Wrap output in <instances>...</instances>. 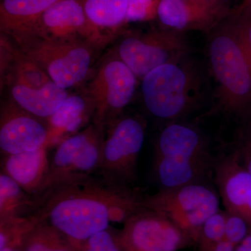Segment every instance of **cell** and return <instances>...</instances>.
<instances>
[{"label":"cell","mask_w":251,"mask_h":251,"mask_svg":"<svg viewBox=\"0 0 251 251\" xmlns=\"http://www.w3.org/2000/svg\"><path fill=\"white\" fill-rule=\"evenodd\" d=\"M72 244L76 251H122L120 242H116L107 229L93 234L84 242Z\"/></svg>","instance_id":"26"},{"label":"cell","mask_w":251,"mask_h":251,"mask_svg":"<svg viewBox=\"0 0 251 251\" xmlns=\"http://www.w3.org/2000/svg\"><path fill=\"white\" fill-rule=\"evenodd\" d=\"M23 246L25 251H76L65 235L46 221L29 232Z\"/></svg>","instance_id":"23"},{"label":"cell","mask_w":251,"mask_h":251,"mask_svg":"<svg viewBox=\"0 0 251 251\" xmlns=\"http://www.w3.org/2000/svg\"><path fill=\"white\" fill-rule=\"evenodd\" d=\"M9 85L11 98L15 103L31 115L47 120L69 95L67 90L52 81L39 89L16 83Z\"/></svg>","instance_id":"19"},{"label":"cell","mask_w":251,"mask_h":251,"mask_svg":"<svg viewBox=\"0 0 251 251\" xmlns=\"http://www.w3.org/2000/svg\"><path fill=\"white\" fill-rule=\"evenodd\" d=\"M207 57L216 111L251 121V60L231 14L209 33Z\"/></svg>","instance_id":"2"},{"label":"cell","mask_w":251,"mask_h":251,"mask_svg":"<svg viewBox=\"0 0 251 251\" xmlns=\"http://www.w3.org/2000/svg\"><path fill=\"white\" fill-rule=\"evenodd\" d=\"M231 16L251 60V5L243 8L238 6Z\"/></svg>","instance_id":"27"},{"label":"cell","mask_w":251,"mask_h":251,"mask_svg":"<svg viewBox=\"0 0 251 251\" xmlns=\"http://www.w3.org/2000/svg\"><path fill=\"white\" fill-rule=\"evenodd\" d=\"M226 212L225 239L233 244L235 247L242 242L249 232L250 226L243 218L236 214Z\"/></svg>","instance_id":"28"},{"label":"cell","mask_w":251,"mask_h":251,"mask_svg":"<svg viewBox=\"0 0 251 251\" xmlns=\"http://www.w3.org/2000/svg\"><path fill=\"white\" fill-rule=\"evenodd\" d=\"M50 145L49 126L17 105L12 99L0 110V149L5 156L34 151Z\"/></svg>","instance_id":"12"},{"label":"cell","mask_w":251,"mask_h":251,"mask_svg":"<svg viewBox=\"0 0 251 251\" xmlns=\"http://www.w3.org/2000/svg\"><path fill=\"white\" fill-rule=\"evenodd\" d=\"M214 161H184L155 157V173L161 189L179 188L194 183L206 182L214 173Z\"/></svg>","instance_id":"18"},{"label":"cell","mask_w":251,"mask_h":251,"mask_svg":"<svg viewBox=\"0 0 251 251\" xmlns=\"http://www.w3.org/2000/svg\"><path fill=\"white\" fill-rule=\"evenodd\" d=\"M107 127L92 122L87 128L63 140L50 161V173L41 193L72 176L97 173Z\"/></svg>","instance_id":"10"},{"label":"cell","mask_w":251,"mask_h":251,"mask_svg":"<svg viewBox=\"0 0 251 251\" xmlns=\"http://www.w3.org/2000/svg\"><path fill=\"white\" fill-rule=\"evenodd\" d=\"M0 251H21L18 249H14V248H5L1 249Z\"/></svg>","instance_id":"34"},{"label":"cell","mask_w":251,"mask_h":251,"mask_svg":"<svg viewBox=\"0 0 251 251\" xmlns=\"http://www.w3.org/2000/svg\"><path fill=\"white\" fill-rule=\"evenodd\" d=\"M193 2L207 8L226 18L232 13L229 8L227 0H190Z\"/></svg>","instance_id":"30"},{"label":"cell","mask_w":251,"mask_h":251,"mask_svg":"<svg viewBox=\"0 0 251 251\" xmlns=\"http://www.w3.org/2000/svg\"><path fill=\"white\" fill-rule=\"evenodd\" d=\"M29 36L58 42L86 43L98 50L103 49L114 37L91 23L84 0H59L41 16Z\"/></svg>","instance_id":"9"},{"label":"cell","mask_w":251,"mask_h":251,"mask_svg":"<svg viewBox=\"0 0 251 251\" xmlns=\"http://www.w3.org/2000/svg\"><path fill=\"white\" fill-rule=\"evenodd\" d=\"M128 0H84L87 18L96 27L115 34L127 25Z\"/></svg>","instance_id":"21"},{"label":"cell","mask_w":251,"mask_h":251,"mask_svg":"<svg viewBox=\"0 0 251 251\" xmlns=\"http://www.w3.org/2000/svg\"><path fill=\"white\" fill-rule=\"evenodd\" d=\"M94 105L88 95H69L48 121L50 145L67 133L77 131L90 118L93 120Z\"/></svg>","instance_id":"20"},{"label":"cell","mask_w":251,"mask_h":251,"mask_svg":"<svg viewBox=\"0 0 251 251\" xmlns=\"http://www.w3.org/2000/svg\"><path fill=\"white\" fill-rule=\"evenodd\" d=\"M161 0H128L127 24L146 23L157 18Z\"/></svg>","instance_id":"25"},{"label":"cell","mask_w":251,"mask_h":251,"mask_svg":"<svg viewBox=\"0 0 251 251\" xmlns=\"http://www.w3.org/2000/svg\"><path fill=\"white\" fill-rule=\"evenodd\" d=\"M36 199L28 194L18 183L1 172L0 175V221L32 215Z\"/></svg>","instance_id":"22"},{"label":"cell","mask_w":251,"mask_h":251,"mask_svg":"<svg viewBox=\"0 0 251 251\" xmlns=\"http://www.w3.org/2000/svg\"><path fill=\"white\" fill-rule=\"evenodd\" d=\"M235 152L241 164L251 174V121L239 133Z\"/></svg>","instance_id":"29"},{"label":"cell","mask_w":251,"mask_h":251,"mask_svg":"<svg viewBox=\"0 0 251 251\" xmlns=\"http://www.w3.org/2000/svg\"><path fill=\"white\" fill-rule=\"evenodd\" d=\"M241 244H242L247 249L248 251H251V232H249V233L248 234L245 239L242 241Z\"/></svg>","instance_id":"32"},{"label":"cell","mask_w":251,"mask_h":251,"mask_svg":"<svg viewBox=\"0 0 251 251\" xmlns=\"http://www.w3.org/2000/svg\"><path fill=\"white\" fill-rule=\"evenodd\" d=\"M59 0H1V34L14 42L30 36L41 16Z\"/></svg>","instance_id":"16"},{"label":"cell","mask_w":251,"mask_h":251,"mask_svg":"<svg viewBox=\"0 0 251 251\" xmlns=\"http://www.w3.org/2000/svg\"><path fill=\"white\" fill-rule=\"evenodd\" d=\"M214 179L226 211L243 218L251 228V174L235 151L216 160Z\"/></svg>","instance_id":"13"},{"label":"cell","mask_w":251,"mask_h":251,"mask_svg":"<svg viewBox=\"0 0 251 251\" xmlns=\"http://www.w3.org/2000/svg\"><path fill=\"white\" fill-rule=\"evenodd\" d=\"M226 221V212L220 209L206 220L198 238L200 251H210L216 244L225 239Z\"/></svg>","instance_id":"24"},{"label":"cell","mask_w":251,"mask_h":251,"mask_svg":"<svg viewBox=\"0 0 251 251\" xmlns=\"http://www.w3.org/2000/svg\"><path fill=\"white\" fill-rule=\"evenodd\" d=\"M251 5V0H243L242 4L239 5V7L243 8Z\"/></svg>","instance_id":"33"},{"label":"cell","mask_w":251,"mask_h":251,"mask_svg":"<svg viewBox=\"0 0 251 251\" xmlns=\"http://www.w3.org/2000/svg\"><path fill=\"white\" fill-rule=\"evenodd\" d=\"M144 205L166 216L196 242L206 220L220 209L219 196L206 182L161 189L145 196Z\"/></svg>","instance_id":"5"},{"label":"cell","mask_w":251,"mask_h":251,"mask_svg":"<svg viewBox=\"0 0 251 251\" xmlns=\"http://www.w3.org/2000/svg\"><path fill=\"white\" fill-rule=\"evenodd\" d=\"M141 81L144 105L156 118L179 121L201 103L202 75L188 57L156 68Z\"/></svg>","instance_id":"3"},{"label":"cell","mask_w":251,"mask_h":251,"mask_svg":"<svg viewBox=\"0 0 251 251\" xmlns=\"http://www.w3.org/2000/svg\"><path fill=\"white\" fill-rule=\"evenodd\" d=\"M126 33L119 41L115 53L138 80H143L160 66L188 57L189 46L184 33L161 27L143 33Z\"/></svg>","instance_id":"6"},{"label":"cell","mask_w":251,"mask_h":251,"mask_svg":"<svg viewBox=\"0 0 251 251\" xmlns=\"http://www.w3.org/2000/svg\"><path fill=\"white\" fill-rule=\"evenodd\" d=\"M14 43L52 82L67 90L85 80L99 50L86 43L58 42L36 36Z\"/></svg>","instance_id":"4"},{"label":"cell","mask_w":251,"mask_h":251,"mask_svg":"<svg viewBox=\"0 0 251 251\" xmlns=\"http://www.w3.org/2000/svg\"><path fill=\"white\" fill-rule=\"evenodd\" d=\"M145 198L133 186L97 173L76 175L37 196L33 215L40 222L49 223L72 243H80L107 229L110 222L125 223L145 207Z\"/></svg>","instance_id":"1"},{"label":"cell","mask_w":251,"mask_h":251,"mask_svg":"<svg viewBox=\"0 0 251 251\" xmlns=\"http://www.w3.org/2000/svg\"><path fill=\"white\" fill-rule=\"evenodd\" d=\"M48 148L7 155L2 162V173L34 198L41 192L49 175L50 161L48 156Z\"/></svg>","instance_id":"17"},{"label":"cell","mask_w":251,"mask_h":251,"mask_svg":"<svg viewBox=\"0 0 251 251\" xmlns=\"http://www.w3.org/2000/svg\"><path fill=\"white\" fill-rule=\"evenodd\" d=\"M138 78L117 54L100 63L87 91L93 101L92 122L108 126L133 100Z\"/></svg>","instance_id":"8"},{"label":"cell","mask_w":251,"mask_h":251,"mask_svg":"<svg viewBox=\"0 0 251 251\" xmlns=\"http://www.w3.org/2000/svg\"><path fill=\"white\" fill-rule=\"evenodd\" d=\"M236 247L233 244L224 239L216 244L210 251H235Z\"/></svg>","instance_id":"31"},{"label":"cell","mask_w":251,"mask_h":251,"mask_svg":"<svg viewBox=\"0 0 251 251\" xmlns=\"http://www.w3.org/2000/svg\"><path fill=\"white\" fill-rule=\"evenodd\" d=\"M155 157L184 161H214L205 135L191 124L169 122L162 128L155 145Z\"/></svg>","instance_id":"14"},{"label":"cell","mask_w":251,"mask_h":251,"mask_svg":"<svg viewBox=\"0 0 251 251\" xmlns=\"http://www.w3.org/2000/svg\"><path fill=\"white\" fill-rule=\"evenodd\" d=\"M107 128L97 173L112 181L133 186L146 124L139 117L122 115Z\"/></svg>","instance_id":"7"},{"label":"cell","mask_w":251,"mask_h":251,"mask_svg":"<svg viewBox=\"0 0 251 251\" xmlns=\"http://www.w3.org/2000/svg\"><path fill=\"white\" fill-rule=\"evenodd\" d=\"M225 18L190 0H161L156 19L160 27L165 29L181 33L202 31L209 34Z\"/></svg>","instance_id":"15"},{"label":"cell","mask_w":251,"mask_h":251,"mask_svg":"<svg viewBox=\"0 0 251 251\" xmlns=\"http://www.w3.org/2000/svg\"><path fill=\"white\" fill-rule=\"evenodd\" d=\"M188 240L166 216L145 206L126 221L119 242L126 251H176Z\"/></svg>","instance_id":"11"}]
</instances>
